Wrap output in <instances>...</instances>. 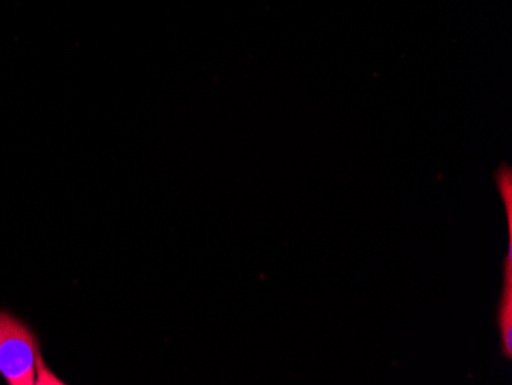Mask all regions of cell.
<instances>
[{
	"label": "cell",
	"instance_id": "cell-1",
	"mask_svg": "<svg viewBox=\"0 0 512 385\" xmlns=\"http://www.w3.org/2000/svg\"><path fill=\"white\" fill-rule=\"evenodd\" d=\"M39 339L27 324L0 310V375L10 385L36 384L42 366Z\"/></svg>",
	"mask_w": 512,
	"mask_h": 385
},
{
	"label": "cell",
	"instance_id": "cell-2",
	"mask_svg": "<svg viewBox=\"0 0 512 385\" xmlns=\"http://www.w3.org/2000/svg\"><path fill=\"white\" fill-rule=\"evenodd\" d=\"M503 284L505 286H503L497 318H499L502 353L509 359L512 356V283Z\"/></svg>",
	"mask_w": 512,
	"mask_h": 385
}]
</instances>
